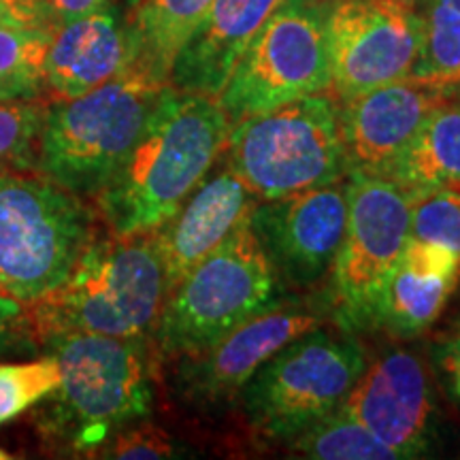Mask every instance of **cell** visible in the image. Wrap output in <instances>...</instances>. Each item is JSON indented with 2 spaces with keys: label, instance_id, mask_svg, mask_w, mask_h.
<instances>
[{
  "label": "cell",
  "instance_id": "1",
  "mask_svg": "<svg viewBox=\"0 0 460 460\" xmlns=\"http://www.w3.org/2000/svg\"><path fill=\"white\" fill-rule=\"evenodd\" d=\"M228 132L216 96L166 85L130 156L94 199L107 228L118 237L158 230L205 181Z\"/></svg>",
  "mask_w": 460,
  "mask_h": 460
},
{
  "label": "cell",
  "instance_id": "2",
  "mask_svg": "<svg viewBox=\"0 0 460 460\" xmlns=\"http://www.w3.org/2000/svg\"><path fill=\"white\" fill-rule=\"evenodd\" d=\"M166 296L164 271L152 233L90 241L71 273L26 305L32 345L71 332L149 337Z\"/></svg>",
  "mask_w": 460,
  "mask_h": 460
},
{
  "label": "cell",
  "instance_id": "3",
  "mask_svg": "<svg viewBox=\"0 0 460 460\" xmlns=\"http://www.w3.org/2000/svg\"><path fill=\"white\" fill-rule=\"evenodd\" d=\"M58 358L60 382L41 401L39 427L71 452H92L113 430L152 413V348L147 337L71 332L43 345Z\"/></svg>",
  "mask_w": 460,
  "mask_h": 460
},
{
  "label": "cell",
  "instance_id": "4",
  "mask_svg": "<svg viewBox=\"0 0 460 460\" xmlns=\"http://www.w3.org/2000/svg\"><path fill=\"white\" fill-rule=\"evenodd\" d=\"M166 85L130 66L82 96L49 102L37 172L82 199L99 197L141 139Z\"/></svg>",
  "mask_w": 460,
  "mask_h": 460
},
{
  "label": "cell",
  "instance_id": "5",
  "mask_svg": "<svg viewBox=\"0 0 460 460\" xmlns=\"http://www.w3.org/2000/svg\"><path fill=\"white\" fill-rule=\"evenodd\" d=\"M226 146L228 169L256 200L326 186L349 172L339 105L324 94L241 119L230 126Z\"/></svg>",
  "mask_w": 460,
  "mask_h": 460
},
{
  "label": "cell",
  "instance_id": "6",
  "mask_svg": "<svg viewBox=\"0 0 460 460\" xmlns=\"http://www.w3.org/2000/svg\"><path fill=\"white\" fill-rule=\"evenodd\" d=\"M94 237V214L82 197L37 171H0V292L37 301Z\"/></svg>",
  "mask_w": 460,
  "mask_h": 460
},
{
  "label": "cell",
  "instance_id": "7",
  "mask_svg": "<svg viewBox=\"0 0 460 460\" xmlns=\"http://www.w3.org/2000/svg\"><path fill=\"white\" fill-rule=\"evenodd\" d=\"M281 301V284L247 216L166 295L154 329L158 352H199Z\"/></svg>",
  "mask_w": 460,
  "mask_h": 460
},
{
  "label": "cell",
  "instance_id": "8",
  "mask_svg": "<svg viewBox=\"0 0 460 460\" xmlns=\"http://www.w3.org/2000/svg\"><path fill=\"white\" fill-rule=\"evenodd\" d=\"M365 367V349L354 332H329L318 326L261 365L239 401L258 435L288 444L335 411Z\"/></svg>",
  "mask_w": 460,
  "mask_h": 460
},
{
  "label": "cell",
  "instance_id": "9",
  "mask_svg": "<svg viewBox=\"0 0 460 460\" xmlns=\"http://www.w3.org/2000/svg\"><path fill=\"white\" fill-rule=\"evenodd\" d=\"M326 4L284 0L254 34L217 102L234 126L303 96L331 90Z\"/></svg>",
  "mask_w": 460,
  "mask_h": 460
},
{
  "label": "cell",
  "instance_id": "10",
  "mask_svg": "<svg viewBox=\"0 0 460 460\" xmlns=\"http://www.w3.org/2000/svg\"><path fill=\"white\" fill-rule=\"evenodd\" d=\"M411 237V194L379 175L348 172V224L331 269L339 329H373L384 286Z\"/></svg>",
  "mask_w": 460,
  "mask_h": 460
},
{
  "label": "cell",
  "instance_id": "11",
  "mask_svg": "<svg viewBox=\"0 0 460 460\" xmlns=\"http://www.w3.org/2000/svg\"><path fill=\"white\" fill-rule=\"evenodd\" d=\"M331 90L339 101L410 77L422 43L416 0H337L326 7Z\"/></svg>",
  "mask_w": 460,
  "mask_h": 460
},
{
  "label": "cell",
  "instance_id": "12",
  "mask_svg": "<svg viewBox=\"0 0 460 460\" xmlns=\"http://www.w3.org/2000/svg\"><path fill=\"white\" fill-rule=\"evenodd\" d=\"M324 324L318 309L281 301L241 322L199 352L177 356L172 386L197 410H224L239 401L241 390L278 349Z\"/></svg>",
  "mask_w": 460,
  "mask_h": 460
},
{
  "label": "cell",
  "instance_id": "13",
  "mask_svg": "<svg viewBox=\"0 0 460 460\" xmlns=\"http://www.w3.org/2000/svg\"><path fill=\"white\" fill-rule=\"evenodd\" d=\"M348 224V177L288 197L261 200L250 211L264 256L279 284L307 290L331 275Z\"/></svg>",
  "mask_w": 460,
  "mask_h": 460
},
{
  "label": "cell",
  "instance_id": "14",
  "mask_svg": "<svg viewBox=\"0 0 460 460\" xmlns=\"http://www.w3.org/2000/svg\"><path fill=\"white\" fill-rule=\"evenodd\" d=\"M341 405L394 454L422 458L433 450L437 405L429 369L418 354L390 349L373 362Z\"/></svg>",
  "mask_w": 460,
  "mask_h": 460
},
{
  "label": "cell",
  "instance_id": "15",
  "mask_svg": "<svg viewBox=\"0 0 460 460\" xmlns=\"http://www.w3.org/2000/svg\"><path fill=\"white\" fill-rule=\"evenodd\" d=\"M460 85L410 77L339 101L345 160L349 172L388 177L437 107Z\"/></svg>",
  "mask_w": 460,
  "mask_h": 460
},
{
  "label": "cell",
  "instance_id": "16",
  "mask_svg": "<svg viewBox=\"0 0 460 460\" xmlns=\"http://www.w3.org/2000/svg\"><path fill=\"white\" fill-rule=\"evenodd\" d=\"M254 205L256 199L228 166L209 180L205 177L180 211L152 233L166 295L250 216Z\"/></svg>",
  "mask_w": 460,
  "mask_h": 460
},
{
  "label": "cell",
  "instance_id": "17",
  "mask_svg": "<svg viewBox=\"0 0 460 460\" xmlns=\"http://www.w3.org/2000/svg\"><path fill=\"white\" fill-rule=\"evenodd\" d=\"M132 66L128 15L109 7L66 22L49 34L45 49V88L56 101L99 88Z\"/></svg>",
  "mask_w": 460,
  "mask_h": 460
},
{
  "label": "cell",
  "instance_id": "18",
  "mask_svg": "<svg viewBox=\"0 0 460 460\" xmlns=\"http://www.w3.org/2000/svg\"><path fill=\"white\" fill-rule=\"evenodd\" d=\"M281 3L284 0H214L203 24L177 56L169 84L181 92L217 99L247 43Z\"/></svg>",
  "mask_w": 460,
  "mask_h": 460
},
{
  "label": "cell",
  "instance_id": "19",
  "mask_svg": "<svg viewBox=\"0 0 460 460\" xmlns=\"http://www.w3.org/2000/svg\"><path fill=\"white\" fill-rule=\"evenodd\" d=\"M214 0H139L128 9L132 68L169 84L172 65Z\"/></svg>",
  "mask_w": 460,
  "mask_h": 460
},
{
  "label": "cell",
  "instance_id": "20",
  "mask_svg": "<svg viewBox=\"0 0 460 460\" xmlns=\"http://www.w3.org/2000/svg\"><path fill=\"white\" fill-rule=\"evenodd\" d=\"M388 180L411 197L424 190H460V92L435 109Z\"/></svg>",
  "mask_w": 460,
  "mask_h": 460
},
{
  "label": "cell",
  "instance_id": "21",
  "mask_svg": "<svg viewBox=\"0 0 460 460\" xmlns=\"http://www.w3.org/2000/svg\"><path fill=\"white\" fill-rule=\"evenodd\" d=\"M458 275H435L411 269L402 261L384 286L373 329L396 339H411L429 329L444 312Z\"/></svg>",
  "mask_w": 460,
  "mask_h": 460
},
{
  "label": "cell",
  "instance_id": "22",
  "mask_svg": "<svg viewBox=\"0 0 460 460\" xmlns=\"http://www.w3.org/2000/svg\"><path fill=\"white\" fill-rule=\"evenodd\" d=\"M298 456L315 460H393L388 450L369 429L339 405L312 427L286 444Z\"/></svg>",
  "mask_w": 460,
  "mask_h": 460
},
{
  "label": "cell",
  "instance_id": "23",
  "mask_svg": "<svg viewBox=\"0 0 460 460\" xmlns=\"http://www.w3.org/2000/svg\"><path fill=\"white\" fill-rule=\"evenodd\" d=\"M48 31L32 26H0V102L34 101L45 88Z\"/></svg>",
  "mask_w": 460,
  "mask_h": 460
},
{
  "label": "cell",
  "instance_id": "24",
  "mask_svg": "<svg viewBox=\"0 0 460 460\" xmlns=\"http://www.w3.org/2000/svg\"><path fill=\"white\" fill-rule=\"evenodd\" d=\"M420 20H422V43L411 75L458 88L460 11L446 0H424Z\"/></svg>",
  "mask_w": 460,
  "mask_h": 460
},
{
  "label": "cell",
  "instance_id": "25",
  "mask_svg": "<svg viewBox=\"0 0 460 460\" xmlns=\"http://www.w3.org/2000/svg\"><path fill=\"white\" fill-rule=\"evenodd\" d=\"M60 382L54 354L26 362H0V427L39 405Z\"/></svg>",
  "mask_w": 460,
  "mask_h": 460
},
{
  "label": "cell",
  "instance_id": "26",
  "mask_svg": "<svg viewBox=\"0 0 460 460\" xmlns=\"http://www.w3.org/2000/svg\"><path fill=\"white\" fill-rule=\"evenodd\" d=\"M49 102H0V171H37V147Z\"/></svg>",
  "mask_w": 460,
  "mask_h": 460
},
{
  "label": "cell",
  "instance_id": "27",
  "mask_svg": "<svg viewBox=\"0 0 460 460\" xmlns=\"http://www.w3.org/2000/svg\"><path fill=\"white\" fill-rule=\"evenodd\" d=\"M411 239L427 241L460 256V190H424L411 197Z\"/></svg>",
  "mask_w": 460,
  "mask_h": 460
},
{
  "label": "cell",
  "instance_id": "28",
  "mask_svg": "<svg viewBox=\"0 0 460 460\" xmlns=\"http://www.w3.org/2000/svg\"><path fill=\"white\" fill-rule=\"evenodd\" d=\"M96 458H119V460H149V458H183L188 450L180 441L172 439L166 430L154 424L137 422L113 430L102 444L92 452Z\"/></svg>",
  "mask_w": 460,
  "mask_h": 460
},
{
  "label": "cell",
  "instance_id": "29",
  "mask_svg": "<svg viewBox=\"0 0 460 460\" xmlns=\"http://www.w3.org/2000/svg\"><path fill=\"white\" fill-rule=\"evenodd\" d=\"M34 26L51 32L54 28L79 17L113 7L115 0H26Z\"/></svg>",
  "mask_w": 460,
  "mask_h": 460
},
{
  "label": "cell",
  "instance_id": "30",
  "mask_svg": "<svg viewBox=\"0 0 460 460\" xmlns=\"http://www.w3.org/2000/svg\"><path fill=\"white\" fill-rule=\"evenodd\" d=\"M32 348L28 331L26 305L0 292V356L11 352V348Z\"/></svg>",
  "mask_w": 460,
  "mask_h": 460
},
{
  "label": "cell",
  "instance_id": "31",
  "mask_svg": "<svg viewBox=\"0 0 460 460\" xmlns=\"http://www.w3.org/2000/svg\"><path fill=\"white\" fill-rule=\"evenodd\" d=\"M435 365L444 377L447 393L460 407V331L435 345Z\"/></svg>",
  "mask_w": 460,
  "mask_h": 460
},
{
  "label": "cell",
  "instance_id": "32",
  "mask_svg": "<svg viewBox=\"0 0 460 460\" xmlns=\"http://www.w3.org/2000/svg\"><path fill=\"white\" fill-rule=\"evenodd\" d=\"M0 26H34L26 0H0ZM43 31V28H41Z\"/></svg>",
  "mask_w": 460,
  "mask_h": 460
},
{
  "label": "cell",
  "instance_id": "33",
  "mask_svg": "<svg viewBox=\"0 0 460 460\" xmlns=\"http://www.w3.org/2000/svg\"><path fill=\"white\" fill-rule=\"evenodd\" d=\"M9 458H11V454H7L3 447H0V460H9Z\"/></svg>",
  "mask_w": 460,
  "mask_h": 460
},
{
  "label": "cell",
  "instance_id": "34",
  "mask_svg": "<svg viewBox=\"0 0 460 460\" xmlns=\"http://www.w3.org/2000/svg\"><path fill=\"white\" fill-rule=\"evenodd\" d=\"M446 3H450L454 9H458V11H460V0H446Z\"/></svg>",
  "mask_w": 460,
  "mask_h": 460
},
{
  "label": "cell",
  "instance_id": "35",
  "mask_svg": "<svg viewBox=\"0 0 460 460\" xmlns=\"http://www.w3.org/2000/svg\"><path fill=\"white\" fill-rule=\"evenodd\" d=\"M124 3H126V7H128V9H132V7H135V4H137V3H139V0H124Z\"/></svg>",
  "mask_w": 460,
  "mask_h": 460
},
{
  "label": "cell",
  "instance_id": "36",
  "mask_svg": "<svg viewBox=\"0 0 460 460\" xmlns=\"http://www.w3.org/2000/svg\"><path fill=\"white\" fill-rule=\"evenodd\" d=\"M315 3H320V4H326V7H329V4L337 3V0H315Z\"/></svg>",
  "mask_w": 460,
  "mask_h": 460
}]
</instances>
